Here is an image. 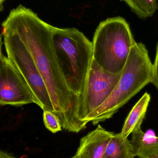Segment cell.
Returning a JSON list of instances; mask_svg holds the SVG:
<instances>
[{"label":"cell","instance_id":"cell-17","mask_svg":"<svg viewBox=\"0 0 158 158\" xmlns=\"http://www.w3.org/2000/svg\"><path fill=\"white\" fill-rule=\"evenodd\" d=\"M150 158H158V155L156 156H154Z\"/></svg>","mask_w":158,"mask_h":158},{"label":"cell","instance_id":"cell-15","mask_svg":"<svg viewBox=\"0 0 158 158\" xmlns=\"http://www.w3.org/2000/svg\"><path fill=\"white\" fill-rule=\"evenodd\" d=\"M0 158H15L12 155L6 153L5 151H0Z\"/></svg>","mask_w":158,"mask_h":158},{"label":"cell","instance_id":"cell-18","mask_svg":"<svg viewBox=\"0 0 158 158\" xmlns=\"http://www.w3.org/2000/svg\"><path fill=\"white\" fill-rule=\"evenodd\" d=\"M74 158V157L73 156V157H71V158Z\"/></svg>","mask_w":158,"mask_h":158},{"label":"cell","instance_id":"cell-8","mask_svg":"<svg viewBox=\"0 0 158 158\" xmlns=\"http://www.w3.org/2000/svg\"><path fill=\"white\" fill-rule=\"evenodd\" d=\"M114 134L98 125L95 130L81 139L74 158H103Z\"/></svg>","mask_w":158,"mask_h":158},{"label":"cell","instance_id":"cell-12","mask_svg":"<svg viewBox=\"0 0 158 158\" xmlns=\"http://www.w3.org/2000/svg\"><path fill=\"white\" fill-rule=\"evenodd\" d=\"M141 19L152 16L157 11L158 0H122Z\"/></svg>","mask_w":158,"mask_h":158},{"label":"cell","instance_id":"cell-14","mask_svg":"<svg viewBox=\"0 0 158 158\" xmlns=\"http://www.w3.org/2000/svg\"><path fill=\"white\" fill-rule=\"evenodd\" d=\"M151 83L158 90V42L157 44L155 62L153 64V76Z\"/></svg>","mask_w":158,"mask_h":158},{"label":"cell","instance_id":"cell-11","mask_svg":"<svg viewBox=\"0 0 158 158\" xmlns=\"http://www.w3.org/2000/svg\"><path fill=\"white\" fill-rule=\"evenodd\" d=\"M132 146L128 138L121 133L115 134L109 143L103 158H135Z\"/></svg>","mask_w":158,"mask_h":158},{"label":"cell","instance_id":"cell-4","mask_svg":"<svg viewBox=\"0 0 158 158\" xmlns=\"http://www.w3.org/2000/svg\"><path fill=\"white\" fill-rule=\"evenodd\" d=\"M93 59L105 71L122 72L135 44L127 21L121 17L100 22L93 39Z\"/></svg>","mask_w":158,"mask_h":158},{"label":"cell","instance_id":"cell-7","mask_svg":"<svg viewBox=\"0 0 158 158\" xmlns=\"http://www.w3.org/2000/svg\"><path fill=\"white\" fill-rule=\"evenodd\" d=\"M122 73L114 74L105 71L93 59L83 105V118L86 123H88V116L110 96L120 79Z\"/></svg>","mask_w":158,"mask_h":158},{"label":"cell","instance_id":"cell-5","mask_svg":"<svg viewBox=\"0 0 158 158\" xmlns=\"http://www.w3.org/2000/svg\"><path fill=\"white\" fill-rule=\"evenodd\" d=\"M2 28L7 57L28 81L41 103V108L55 113L47 87L28 48L9 26L2 23Z\"/></svg>","mask_w":158,"mask_h":158},{"label":"cell","instance_id":"cell-10","mask_svg":"<svg viewBox=\"0 0 158 158\" xmlns=\"http://www.w3.org/2000/svg\"><path fill=\"white\" fill-rule=\"evenodd\" d=\"M150 99V94L145 93L132 109L120 132L123 137L128 138L134 132L141 129Z\"/></svg>","mask_w":158,"mask_h":158},{"label":"cell","instance_id":"cell-2","mask_svg":"<svg viewBox=\"0 0 158 158\" xmlns=\"http://www.w3.org/2000/svg\"><path fill=\"white\" fill-rule=\"evenodd\" d=\"M52 35L60 69L69 89L79 100L85 122L83 105L93 59L92 42L76 28H61L53 26Z\"/></svg>","mask_w":158,"mask_h":158},{"label":"cell","instance_id":"cell-3","mask_svg":"<svg viewBox=\"0 0 158 158\" xmlns=\"http://www.w3.org/2000/svg\"><path fill=\"white\" fill-rule=\"evenodd\" d=\"M153 64L148 51L142 43H135L122 73L109 98L87 118L94 125L113 117L143 88L152 81Z\"/></svg>","mask_w":158,"mask_h":158},{"label":"cell","instance_id":"cell-13","mask_svg":"<svg viewBox=\"0 0 158 158\" xmlns=\"http://www.w3.org/2000/svg\"><path fill=\"white\" fill-rule=\"evenodd\" d=\"M43 118L45 128L51 132L55 134L62 131L60 119L55 113L48 110H43Z\"/></svg>","mask_w":158,"mask_h":158},{"label":"cell","instance_id":"cell-16","mask_svg":"<svg viewBox=\"0 0 158 158\" xmlns=\"http://www.w3.org/2000/svg\"><path fill=\"white\" fill-rule=\"evenodd\" d=\"M5 1V0H0V4H1V11L2 10V4L3 2L4 1Z\"/></svg>","mask_w":158,"mask_h":158},{"label":"cell","instance_id":"cell-6","mask_svg":"<svg viewBox=\"0 0 158 158\" xmlns=\"http://www.w3.org/2000/svg\"><path fill=\"white\" fill-rule=\"evenodd\" d=\"M0 55V105L21 106L34 103L41 107L38 98L28 81L7 56Z\"/></svg>","mask_w":158,"mask_h":158},{"label":"cell","instance_id":"cell-1","mask_svg":"<svg viewBox=\"0 0 158 158\" xmlns=\"http://www.w3.org/2000/svg\"><path fill=\"white\" fill-rule=\"evenodd\" d=\"M2 23L18 35L32 55L62 129L73 133L84 130L87 124L83 119L79 100L69 89L57 58L53 26L21 4L12 9Z\"/></svg>","mask_w":158,"mask_h":158},{"label":"cell","instance_id":"cell-9","mask_svg":"<svg viewBox=\"0 0 158 158\" xmlns=\"http://www.w3.org/2000/svg\"><path fill=\"white\" fill-rule=\"evenodd\" d=\"M131 143L135 157L150 158L158 155V136L139 129L132 134Z\"/></svg>","mask_w":158,"mask_h":158}]
</instances>
